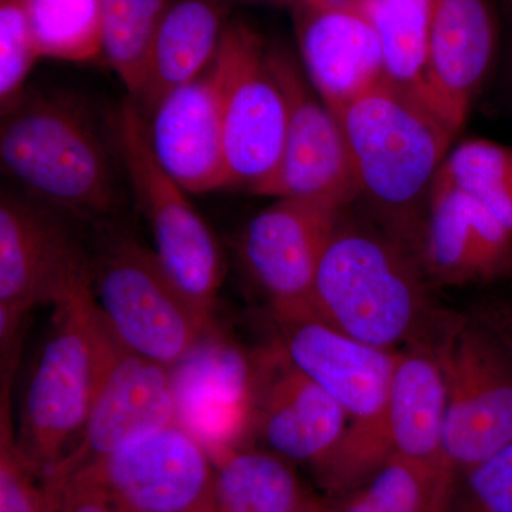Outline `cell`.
<instances>
[{"instance_id":"1","label":"cell","mask_w":512,"mask_h":512,"mask_svg":"<svg viewBox=\"0 0 512 512\" xmlns=\"http://www.w3.org/2000/svg\"><path fill=\"white\" fill-rule=\"evenodd\" d=\"M366 217L420 261L431 190L457 136L439 114L384 79L339 111Z\"/></svg>"},{"instance_id":"2","label":"cell","mask_w":512,"mask_h":512,"mask_svg":"<svg viewBox=\"0 0 512 512\" xmlns=\"http://www.w3.org/2000/svg\"><path fill=\"white\" fill-rule=\"evenodd\" d=\"M349 208L320 261L313 316L377 348L430 338L444 315L433 308L419 259Z\"/></svg>"},{"instance_id":"3","label":"cell","mask_w":512,"mask_h":512,"mask_svg":"<svg viewBox=\"0 0 512 512\" xmlns=\"http://www.w3.org/2000/svg\"><path fill=\"white\" fill-rule=\"evenodd\" d=\"M52 308L15 421L19 450L43 476L82 434L119 346L94 301L92 274Z\"/></svg>"},{"instance_id":"4","label":"cell","mask_w":512,"mask_h":512,"mask_svg":"<svg viewBox=\"0 0 512 512\" xmlns=\"http://www.w3.org/2000/svg\"><path fill=\"white\" fill-rule=\"evenodd\" d=\"M3 111L0 161L30 195L83 218L106 215L113 177L97 131L74 104L23 94Z\"/></svg>"},{"instance_id":"5","label":"cell","mask_w":512,"mask_h":512,"mask_svg":"<svg viewBox=\"0 0 512 512\" xmlns=\"http://www.w3.org/2000/svg\"><path fill=\"white\" fill-rule=\"evenodd\" d=\"M430 340L446 383L450 493L460 474L512 443V350L483 322L463 316H444Z\"/></svg>"},{"instance_id":"6","label":"cell","mask_w":512,"mask_h":512,"mask_svg":"<svg viewBox=\"0 0 512 512\" xmlns=\"http://www.w3.org/2000/svg\"><path fill=\"white\" fill-rule=\"evenodd\" d=\"M97 308L111 335L128 352L173 367L212 328L164 271L154 249L117 238L90 264Z\"/></svg>"},{"instance_id":"7","label":"cell","mask_w":512,"mask_h":512,"mask_svg":"<svg viewBox=\"0 0 512 512\" xmlns=\"http://www.w3.org/2000/svg\"><path fill=\"white\" fill-rule=\"evenodd\" d=\"M121 160L154 237V252L174 284L204 315L214 318L224 281L220 245L207 222L170 177L148 144L146 119L131 101L116 119Z\"/></svg>"},{"instance_id":"8","label":"cell","mask_w":512,"mask_h":512,"mask_svg":"<svg viewBox=\"0 0 512 512\" xmlns=\"http://www.w3.org/2000/svg\"><path fill=\"white\" fill-rule=\"evenodd\" d=\"M276 323L275 345L286 359L348 414L340 446L357 456L379 460L392 456L387 406L399 352L360 342L316 316Z\"/></svg>"},{"instance_id":"9","label":"cell","mask_w":512,"mask_h":512,"mask_svg":"<svg viewBox=\"0 0 512 512\" xmlns=\"http://www.w3.org/2000/svg\"><path fill=\"white\" fill-rule=\"evenodd\" d=\"M90 275L76 242L40 207L0 200V350L2 366H16L26 316L55 305Z\"/></svg>"},{"instance_id":"10","label":"cell","mask_w":512,"mask_h":512,"mask_svg":"<svg viewBox=\"0 0 512 512\" xmlns=\"http://www.w3.org/2000/svg\"><path fill=\"white\" fill-rule=\"evenodd\" d=\"M224 67L222 147L228 188L259 191L284 151L288 110L268 46L245 22H228L218 50Z\"/></svg>"},{"instance_id":"11","label":"cell","mask_w":512,"mask_h":512,"mask_svg":"<svg viewBox=\"0 0 512 512\" xmlns=\"http://www.w3.org/2000/svg\"><path fill=\"white\" fill-rule=\"evenodd\" d=\"M268 60L284 92L288 121L278 168L256 195L352 207L359 188L338 116L315 92L298 59L268 47Z\"/></svg>"},{"instance_id":"12","label":"cell","mask_w":512,"mask_h":512,"mask_svg":"<svg viewBox=\"0 0 512 512\" xmlns=\"http://www.w3.org/2000/svg\"><path fill=\"white\" fill-rule=\"evenodd\" d=\"M214 478L208 451L174 421L67 483L93 485L130 512H214Z\"/></svg>"},{"instance_id":"13","label":"cell","mask_w":512,"mask_h":512,"mask_svg":"<svg viewBox=\"0 0 512 512\" xmlns=\"http://www.w3.org/2000/svg\"><path fill=\"white\" fill-rule=\"evenodd\" d=\"M345 210L329 202L282 198L242 231L239 254L275 320L313 316L320 261Z\"/></svg>"},{"instance_id":"14","label":"cell","mask_w":512,"mask_h":512,"mask_svg":"<svg viewBox=\"0 0 512 512\" xmlns=\"http://www.w3.org/2000/svg\"><path fill=\"white\" fill-rule=\"evenodd\" d=\"M175 421L221 460L255 436L258 355L212 328L170 367Z\"/></svg>"},{"instance_id":"15","label":"cell","mask_w":512,"mask_h":512,"mask_svg":"<svg viewBox=\"0 0 512 512\" xmlns=\"http://www.w3.org/2000/svg\"><path fill=\"white\" fill-rule=\"evenodd\" d=\"M175 421L170 369L117 346L82 434L45 474L47 493Z\"/></svg>"},{"instance_id":"16","label":"cell","mask_w":512,"mask_h":512,"mask_svg":"<svg viewBox=\"0 0 512 512\" xmlns=\"http://www.w3.org/2000/svg\"><path fill=\"white\" fill-rule=\"evenodd\" d=\"M293 25L303 72L333 113L386 79L362 0H295Z\"/></svg>"},{"instance_id":"17","label":"cell","mask_w":512,"mask_h":512,"mask_svg":"<svg viewBox=\"0 0 512 512\" xmlns=\"http://www.w3.org/2000/svg\"><path fill=\"white\" fill-rule=\"evenodd\" d=\"M224 93V67L217 53L201 76L167 94L147 116L151 153L188 194L228 188L222 147Z\"/></svg>"},{"instance_id":"18","label":"cell","mask_w":512,"mask_h":512,"mask_svg":"<svg viewBox=\"0 0 512 512\" xmlns=\"http://www.w3.org/2000/svg\"><path fill=\"white\" fill-rule=\"evenodd\" d=\"M258 363L255 436L293 464L318 467L342 439L348 414L275 343L258 353Z\"/></svg>"},{"instance_id":"19","label":"cell","mask_w":512,"mask_h":512,"mask_svg":"<svg viewBox=\"0 0 512 512\" xmlns=\"http://www.w3.org/2000/svg\"><path fill=\"white\" fill-rule=\"evenodd\" d=\"M420 264L429 281L464 286L512 274V231L466 192L434 183Z\"/></svg>"},{"instance_id":"20","label":"cell","mask_w":512,"mask_h":512,"mask_svg":"<svg viewBox=\"0 0 512 512\" xmlns=\"http://www.w3.org/2000/svg\"><path fill=\"white\" fill-rule=\"evenodd\" d=\"M493 0H433L429 104L458 134L497 53Z\"/></svg>"},{"instance_id":"21","label":"cell","mask_w":512,"mask_h":512,"mask_svg":"<svg viewBox=\"0 0 512 512\" xmlns=\"http://www.w3.org/2000/svg\"><path fill=\"white\" fill-rule=\"evenodd\" d=\"M387 420L393 454L436 474L448 498L444 477L446 383L430 338L410 343L399 352Z\"/></svg>"},{"instance_id":"22","label":"cell","mask_w":512,"mask_h":512,"mask_svg":"<svg viewBox=\"0 0 512 512\" xmlns=\"http://www.w3.org/2000/svg\"><path fill=\"white\" fill-rule=\"evenodd\" d=\"M224 9L215 0H173L154 37L137 99L146 116L178 87L201 76L214 62L227 29Z\"/></svg>"},{"instance_id":"23","label":"cell","mask_w":512,"mask_h":512,"mask_svg":"<svg viewBox=\"0 0 512 512\" xmlns=\"http://www.w3.org/2000/svg\"><path fill=\"white\" fill-rule=\"evenodd\" d=\"M214 464V512H296L313 498L293 463L268 448H238Z\"/></svg>"},{"instance_id":"24","label":"cell","mask_w":512,"mask_h":512,"mask_svg":"<svg viewBox=\"0 0 512 512\" xmlns=\"http://www.w3.org/2000/svg\"><path fill=\"white\" fill-rule=\"evenodd\" d=\"M362 3L382 45L386 79L430 107L433 0H362Z\"/></svg>"},{"instance_id":"25","label":"cell","mask_w":512,"mask_h":512,"mask_svg":"<svg viewBox=\"0 0 512 512\" xmlns=\"http://www.w3.org/2000/svg\"><path fill=\"white\" fill-rule=\"evenodd\" d=\"M173 0H103L101 56L119 77L130 101L143 86L154 37Z\"/></svg>"},{"instance_id":"26","label":"cell","mask_w":512,"mask_h":512,"mask_svg":"<svg viewBox=\"0 0 512 512\" xmlns=\"http://www.w3.org/2000/svg\"><path fill=\"white\" fill-rule=\"evenodd\" d=\"M325 501L329 512H446L447 493L436 474L393 454L365 483Z\"/></svg>"},{"instance_id":"27","label":"cell","mask_w":512,"mask_h":512,"mask_svg":"<svg viewBox=\"0 0 512 512\" xmlns=\"http://www.w3.org/2000/svg\"><path fill=\"white\" fill-rule=\"evenodd\" d=\"M437 183L457 188L484 205L512 231V147L471 138L451 148Z\"/></svg>"},{"instance_id":"28","label":"cell","mask_w":512,"mask_h":512,"mask_svg":"<svg viewBox=\"0 0 512 512\" xmlns=\"http://www.w3.org/2000/svg\"><path fill=\"white\" fill-rule=\"evenodd\" d=\"M103 0H25L40 56L90 62L101 56Z\"/></svg>"},{"instance_id":"29","label":"cell","mask_w":512,"mask_h":512,"mask_svg":"<svg viewBox=\"0 0 512 512\" xmlns=\"http://www.w3.org/2000/svg\"><path fill=\"white\" fill-rule=\"evenodd\" d=\"M0 512H53L45 476L16 444L9 387H2L0 409Z\"/></svg>"},{"instance_id":"30","label":"cell","mask_w":512,"mask_h":512,"mask_svg":"<svg viewBox=\"0 0 512 512\" xmlns=\"http://www.w3.org/2000/svg\"><path fill=\"white\" fill-rule=\"evenodd\" d=\"M42 59L25 0H0V104L12 106L25 94L26 80Z\"/></svg>"},{"instance_id":"31","label":"cell","mask_w":512,"mask_h":512,"mask_svg":"<svg viewBox=\"0 0 512 512\" xmlns=\"http://www.w3.org/2000/svg\"><path fill=\"white\" fill-rule=\"evenodd\" d=\"M446 512H512V443L453 481Z\"/></svg>"},{"instance_id":"32","label":"cell","mask_w":512,"mask_h":512,"mask_svg":"<svg viewBox=\"0 0 512 512\" xmlns=\"http://www.w3.org/2000/svg\"><path fill=\"white\" fill-rule=\"evenodd\" d=\"M49 497L53 512H130L82 481H70Z\"/></svg>"},{"instance_id":"33","label":"cell","mask_w":512,"mask_h":512,"mask_svg":"<svg viewBox=\"0 0 512 512\" xmlns=\"http://www.w3.org/2000/svg\"><path fill=\"white\" fill-rule=\"evenodd\" d=\"M476 318L501 339L512 342V306L507 303L487 305L477 312Z\"/></svg>"},{"instance_id":"34","label":"cell","mask_w":512,"mask_h":512,"mask_svg":"<svg viewBox=\"0 0 512 512\" xmlns=\"http://www.w3.org/2000/svg\"><path fill=\"white\" fill-rule=\"evenodd\" d=\"M296 512H329V510L325 500H318V498L313 497L305 507Z\"/></svg>"},{"instance_id":"35","label":"cell","mask_w":512,"mask_h":512,"mask_svg":"<svg viewBox=\"0 0 512 512\" xmlns=\"http://www.w3.org/2000/svg\"><path fill=\"white\" fill-rule=\"evenodd\" d=\"M504 343H505V345L508 346V348H510L512 350V342H510V340H504Z\"/></svg>"},{"instance_id":"36","label":"cell","mask_w":512,"mask_h":512,"mask_svg":"<svg viewBox=\"0 0 512 512\" xmlns=\"http://www.w3.org/2000/svg\"><path fill=\"white\" fill-rule=\"evenodd\" d=\"M505 3H507L508 8H510L512 12V0H505Z\"/></svg>"}]
</instances>
